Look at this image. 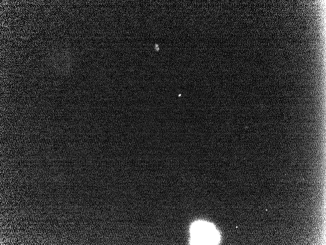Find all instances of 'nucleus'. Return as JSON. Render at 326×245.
<instances>
[{
  "label": "nucleus",
  "mask_w": 326,
  "mask_h": 245,
  "mask_svg": "<svg viewBox=\"0 0 326 245\" xmlns=\"http://www.w3.org/2000/svg\"><path fill=\"white\" fill-rule=\"evenodd\" d=\"M191 236L193 245H212L218 239L213 226L204 222H197L192 225Z\"/></svg>",
  "instance_id": "obj_1"
}]
</instances>
